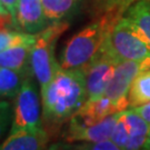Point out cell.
Masks as SVG:
<instances>
[{
	"label": "cell",
	"instance_id": "6da1fadb",
	"mask_svg": "<svg viewBox=\"0 0 150 150\" xmlns=\"http://www.w3.org/2000/svg\"><path fill=\"white\" fill-rule=\"evenodd\" d=\"M41 93L42 118L49 126L68 121L87 101L85 72L60 67Z\"/></svg>",
	"mask_w": 150,
	"mask_h": 150
},
{
	"label": "cell",
	"instance_id": "7a4b0ae2",
	"mask_svg": "<svg viewBox=\"0 0 150 150\" xmlns=\"http://www.w3.org/2000/svg\"><path fill=\"white\" fill-rule=\"evenodd\" d=\"M118 19L113 15L105 13L74 35L62 48L60 67L67 70L83 71L101 51L109 29Z\"/></svg>",
	"mask_w": 150,
	"mask_h": 150
},
{
	"label": "cell",
	"instance_id": "3957f363",
	"mask_svg": "<svg viewBox=\"0 0 150 150\" xmlns=\"http://www.w3.org/2000/svg\"><path fill=\"white\" fill-rule=\"evenodd\" d=\"M68 27L69 23L66 20L51 22V25L37 33L36 42L30 54V69L33 78L39 83L40 91L48 86L60 68V64L56 59L54 49L57 40Z\"/></svg>",
	"mask_w": 150,
	"mask_h": 150
},
{
	"label": "cell",
	"instance_id": "277c9868",
	"mask_svg": "<svg viewBox=\"0 0 150 150\" xmlns=\"http://www.w3.org/2000/svg\"><path fill=\"white\" fill-rule=\"evenodd\" d=\"M103 49L119 62L141 61L150 56V48L123 16L109 29Z\"/></svg>",
	"mask_w": 150,
	"mask_h": 150
},
{
	"label": "cell",
	"instance_id": "5b68a950",
	"mask_svg": "<svg viewBox=\"0 0 150 150\" xmlns=\"http://www.w3.org/2000/svg\"><path fill=\"white\" fill-rule=\"evenodd\" d=\"M32 75L25 79L21 89L13 102V116L9 134L18 131H39L42 130V103L38 93Z\"/></svg>",
	"mask_w": 150,
	"mask_h": 150
},
{
	"label": "cell",
	"instance_id": "8992f818",
	"mask_svg": "<svg viewBox=\"0 0 150 150\" xmlns=\"http://www.w3.org/2000/svg\"><path fill=\"white\" fill-rule=\"evenodd\" d=\"M118 62L119 61L108 54L102 47L96 59L83 70L86 79L87 101L98 100L105 96L106 89Z\"/></svg>",
	"mask_w": 150,
	"mask_h": 150
},
{
	"label": "cell",
	"instance_id": "52a82bcc",
	"mask_svg": "<svg viewBox=\"0 0 150 150\" xmlns=\"http://www.w3.org/2000/svg\"><path fill=\"white\" fill-rule=\"evenodd\" d=\"M142 71L141 61H120L117 64L105 96L113 101L120 111L128 109V95L132 81Z\"/></svg>",
	"mask_w": 150,
	"mask_h": 150
},
{
	"label": "cell",
	"instance_id": "ba28073f",
	"mask_svg": "<svg viewBox=\"0 0 150 150\" xmlns=\"http://www.w3.org/2000/svg\"><path fill=\"white\" fill-rule=\"evenodd\" d=\"M120 112L108 116L107 118L92 125H78L68 121L64 132L66 142H100L111 139L113 129L118 121Z\"/></svg>",
	"mask_w": 150,
	"mask_h": 150
},
{
	"label": "cell",
	"instance_id": "9c48e42d",
	"mask_svg": "<svg viewBox=\"0 0 150 150\" xmlns=\"http://www.w3.org/2000/svg\"><path fill=\"white\" fill-rule=\"evenodd\" d=\"M49 20L45 15L41 0H19L15 23L18 30L37 35L48 27Z\"/></svg>",
	"mask_w": 150,
	"mask_h": 150
},
{
	"label": "cell",
	"instance_id": "30bf717a",
	"mask_svg": "<svg viewBox=\"0 0 150 150\" xmlns=\"http://www.w3.org/2000/svg\"><path fill=\"white\" fill-rule=\"evenodd\" d=\"M119 108L106 96L98 100L86 101V103L68 120L78 125H92L107 118L108 116L119 112Z\"/></svg>",
	"mask_w": 150,
	"mask_h": 150
},
{
	"label": "cell",
	"instance_id": "8fae6325",
	"mask_svg": "<svg viewBox=\"0 0 150 150\" xmlns=\"http://www.w3.org/2000/svg\"><path fill=\"white\" fill-rule=\"evenodd\" d=\"M49 142L46 129L39 131H18L9 134L1 144L0 150H45Z\"/></svg>",
	"mask_w": 150,
	"mask_h": 150
},
{
	"label": "cell",
	"instance_id": "7c38bea8",
	"mask_svg": "<svg viewBox=\"0 0 150 150\" xmlns=\"http://www.w3.org/2000/svg\"><path fill=\"white\" fill-rule=\"evenodd\" d=\"M123 17L150 48V5L146 0H139L131 5Z\"/></svg>",
	"mask_w": 150,
	"mask_h": 150
},
{
	"label": "cell",
	"instance_id": "4fadbf2b",
	"mask_svg": "<svg viewBox=\"0 0 150 150\" xmlns=\"http://www.w3.org/2000/svg\"><path fill=\"white\" fill-rule=\"evenodd\" d=\"M122 117L128 127V142L123 150H142L150 125L147 123L134 109L122 110Z\"/></svg>",
	"mask_w": 150,
	"mask_h": 150
},
{
	"label": "cell",
	"instance_id": "5bb4252c",
	"mask_svg": "<svg viewBox=\"0 0 150 150\" xmlns=\"http://www.w3.org/2000/svg\"><path fill=\"white\" fill-rule=\"evenodd\" d=\"M35 45V43H33ZM31 43H22L0 52V67L16 70L25 75H30V54ZM32 75V74H31Z\"/></svg>",
	"mask_w": 150,
	"mask_h": 150
},
{
	"label": "cell",
	"instance_id": "9a60e30c",
	"mask_svg": "<svg viewBox=\"0 0 150 150\" xmlns=\"http://www.w3.org/2000/svg\"><path fill=\"white\" fill-rule=\"evenodd\" d=\"M150 101V70L140 71L131 83L128 95V109L144 106Z\"/></svg>",
	"mask_w": 150,
	"mask_h": 150
},
{
	"label": "cell",
	"instance_id": "2e32d148",
	"mask_svg": "<svg viewBox=\"0 0 150 150\" xmlns=\"http://www.w3.org/2000/svg\"><path fill=\"white\" fill-rule=\"evenodd\" d=\"M81 0H41L45 15L50 22L64 21L71 16Z\"/></svg>",
	"mask_w": 150,
	"mask_h": 150
},
{
	"label": "cell",
	"instance_id": "e0dca14e",
	"mask_svg": "<svg viewBox=\"0 0 150 150\" xmlns=\"http://www.w3.org/2000/svg\"><path fill=\"white\" fill-rule=\"evenodd\" d=\"M28 76L16 70L0 67V98H16Z\"/></svg>",
	"mask_w": 150,
	"mask_h": 150
},
{
	"label": "cell",
	"instance_id": "ac0fdd59",
	"mask_svg": "<svg viewBox=\"0 0 150 150\" xmlns=\"http://www.w3.org/2000/svg\"><path fill=\"white\" fill-rule=\"evenodd\" d=\"M37 35H31L20 30H4L0 31V52L6 49L15 47L22 43H33L36 42Z\"/></svg>",
	"mask_w": 150,
	"mask_h": 150
},
{
	"label": "cell",
	"instance_id": "d6986e66",
	"mask_svg": "<svg viewBox=\"0 0 150 150\" xmlns=\"http://www.w3.org/2000/svg\"><path fill=\"white\" fill-rule=\"evenodd\" d=\"M137 1L139 0H101L105 13H110L118 18H121L129 7Z\"/></svg>",
	"mask_w": 150,
	"mask_h": 150
},
{
	"label": "cell",
	"instance_id": "ffe728a7",
	"mask_svg": "<svg viewBox=\"0 0 150 150\" xmlns=\"http://www.w3.org/2000/svg\"><path fill=\"white\" fill-rule=\"evenodd\" d=\"M13 116V106H11L10 101L1 100L0 101V140L5 137L6 131L12 123Z\"/></svg>",
	"mask_w": 150,
	"mask_h": 150
},
{
	"label": "cell",
	"instance_id": "44dd1931",
	"mask_svg": "<svg viewBox=\"0 0 150 150\" xmlns=\"http://www.w3.org/2000/svg\"><path fill=\"white\" fill-rule=\"evenodd\" d=\"M110 140L122 150L128 142V127H127V123L122 117V111L120 112V116H119L118 121L116 123V127L113 129L112 136H111Z\"/></svg>",
	"mask_w": 150,
	"mask_h": 150
},
{
	"label": "cell",
	"instance_id": "7402d4cb",
	"mask_svg": "<svg viewBox=\"0 0 150 150\" xmlns=\"http://www.w3.org/2000/svg\"><path fill=\"white\" fill-rule=\"evenodd\" d=\"M70 148L71 150H122L117 145H115L111 140L100 142H75L70 144Z\"/></svg>",
	"mask_w": 150,
	"mask_h": 150
},
{
	"label": "cell",
	"instance_id": "603a6c76",
	"mask_svg": "<svg viewBox=\"0 0 150 150\" xmlns=\"http://www.w3.org/2000/svg\"><path fill=\"white\" fill-rule=\"evenodd\" d=\"M12 28H16V25H15L13 18H12V16H11L10 13L0 15V31L10 30Z\"/></svg>",
	"mask_w": 150,
	"mask_h": 150
},
{
	"label": "cell",
	"instance_id": "cb8c5ba5",
	"mask_svg": "<svg viewBox=\"0 0 150 150\" xmlns=\"http://www.w3.org/2000/svg\"><path fill=\"white\" fill-rule=\"evenodd\" d=\"M134 110L139 115L141 118L145 120L146 122L150 125V101L147 102L144 106L134 108Z\"/></svg>",
	"mask_w": 150,
	"mask_h": 150
},
{
	"label": "cell",
	"instance_id": "d4e9b609",
	"mask_svg": "<svg viewBox=\"0 0 150 150\" xmlns=\"http://www.w3.org/2000/svg\"><path fill=\"white\" fill-rule=\"evenodd\" d=\"M45 150H71L69 142H54L50 146H47Z\"/></svg>",
	"mask_w": 150,
	"mask_h": 150
},
{
	"label": "cell",
	"instance_id": "484cf974",
	"mask_svg": "<svg viewBox=\"0 0 150 150\" xmlns=\"http://www.w3.org/2000/svg\"><path fill=\"white\" fill-rule=\"evenodd\" d=\"M142 150H150V129H149V134L147 136V139H146V142L144 147H142Z\"/></svg>",
	"mask_w": 150,
	"mask_h": 150
},
{
	"label": "cell",
	"instance_id": "4316f807",
	"mask_svg": "<svg viewBox=\"0 0 150 150\" xmlns=\"http://www.w3.org/2000/svg\"><path fill=\"white\" fill-rule=\"evenodd\" d=\"M4 13H9V12H8V10L4 7L2 2L0 1V15H4Z\"/></svg>",
	"mask_w": 150,
	"mask_h": 150
},
{
	"label": "cell",
	"instance_id": "83f0119b",
	"mask_svg": "<svg viewBox=\"0 0 150 150\" xmlns=\"http://www.w3.org/2000/svg\"><path fill=\"white\" fill-rule=\"evenodd\" d=\"M146 1H147V2H148V4L150 5V0H146Z\"/></svg>",
	"mask_w": 150,
	"mask_h": 150
}]
</instances>
